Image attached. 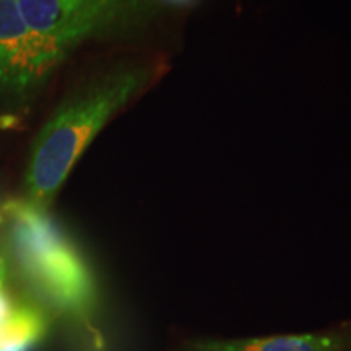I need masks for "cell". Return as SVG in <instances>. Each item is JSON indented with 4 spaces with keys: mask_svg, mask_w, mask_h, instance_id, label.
I'll use <instances>...</instances> for the list:
<instances>
[{
    "mask_svg": "<svg viewBox=\"0 0 351 351\" xmlns=\"http://www.w3.org/2000/svg\"><path fill=\"white\" fill-rule=\"evenodd\" d=\"M148 70L129 69L86 88L57 111L38 135L26 171L29 200L47 205L112 114L145 85Z\"/></svg>",
    "mask_w": 351,
    "mask_h": 351,
    "instance_id": "1",
    "label": "cell"
},
{
    "mask_svg": "<svg viewBox=\"0 0 351 351\" xmlns=\"http://www.w3.org/2000/svg\"><path fill=\"white\" fill-rule=\"evenodd\" d=\"M12 244L25 275L44 298L64 313L83 317L95 301L90 270L44 207L32 200L3 205Z\"/></svg>",
    "mask_w": 351,
    "mask_h": 351,
    "instance_id": "2",
    "label": "cell"
},
{
    "mask_svg": "<svg viewBox=\"0 0 351 351\" xmlns=\"http://www.w3.org/2000/svg\"><path fill=\"white\" fill-rule=\"evenodd\" d=\"M28 28L64 57L150 10V0H16Z\"/></svg>",
    "mask_w": 351,
    "mask_h": 351,
    "instance_id": "3",
    "label": "cell"
},
{
    "mask_svg": "<svg viewBox=\"0 0 351 351\" xmlns=\"http://www.w3.org/2000/svg\"><path fill=\"white\" fill-rule=\"evenodd\" d=\"M64 59L28 28L16 0H0V86L13 95L32 93Z\"/></svg>",
    "mask_w": 351,
    "mask_h": 351,
    "instance_id": "4",
    "label": "cell"
},
{
    "mask_svg": "<svg viewBox=\"0 0 351 351\" xmlns=\"http://www.w3.org/2000/svg\"><path fill=\"white\" fill-rule=\"evenodd\" d=\"M179 351H351V320L328 330L251 340H194Z\"/></svg>",
    "mask_w": 351,
    "mask_h": 351,
    "instance_id": "5",
    "label": "cell"
},
{
    "mask_svg": "<svg viewBox=\"0 0 351 351\" xmlns=\"http://www.w3.org/2000/svg\"><path fill=\"white\" fill-rule=\"evenodd\" d=\"M47 322L33 306H16L0 327V351H32L46 333Z\"/></svg>",
    "mask_w": 351,
    "mask_h": 351,
    "instance_id": "6",
    "label": "cell"
},
{
    "mask_svg": "<svg viewBox=\"0 0 351 351\" xmlns=\"http://www.w3.org/2000/svg\"><path fill=\"white\" fill-rule=\"evenodd\" d=\"M13 307H15V302L10 300V296L5 291V280H3V282H0V327L10 315Z\"/></svg>",
    "mask_w": 351,
    "mask_h": 351,
    "instance_id": "7",
    "label": "cell"
},
{
    "mask_svg": "<svg viewBox=\"0 0 351 351\" xmlns=\"http://www.w3.org/2000/svg\"><path fill=\"white\" fill-rule=\"evenodd\" d=\"M5 261H3L2 256H0V282H3L5 280Z\"/></svg>",
    "mask_w": 351,
    "mask_h": 351,
    "instance_id": "8",
    "label": "cell"
}]
</instances>
